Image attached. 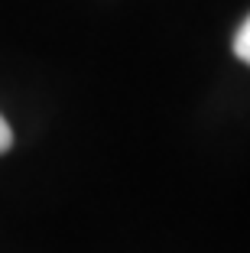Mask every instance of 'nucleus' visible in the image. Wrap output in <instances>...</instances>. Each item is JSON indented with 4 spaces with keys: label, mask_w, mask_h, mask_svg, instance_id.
Segmentation results:
<instances>
[{
    "label": "nucleus",
    "mask_w": 250,
    "mask_h": 253,
    "mask_svg": "<svg viewBox=\"0 0 250 253\" xmlns=\"http://www.w3.org/2000/svg\"><path fill=\"white\" fill-rule=\"evenodd\" d=\"M234 55L250 65V16L241 23V30H237V36H234Z\"/></svg>",
    "instance_id": "1"
},
{
    "label": "nucleus",
    "mask_w": 250,
    "mask_h": 253,
    "mask_svg": "<svg viewBox=\"0 0 250 253\" xmlns=\"http://www.w3.org/2000/svg\"><path fill=\"white\" fill-rule=\"evenodd\" d=\"M10 143H13V130H10V124L3 117H0V153H7Z\"/></svg>",
    "instance_id": "2"
}]
</instances>
